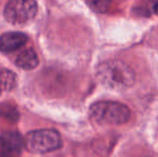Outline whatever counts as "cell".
Wrapping results in <instances>:
<instances>
[{"instance_id": "obj_5", "label": "cell", "mask_w": 158, "mask_h": 157, "mask_svg": "<svg viewBox=\"0 0 158 157\" xmlns=\"http://www.w3.org/2000/svg\"><path fill=\"white\" fill-rule=\"evenodd\" d=\"M25 147V139L17 131L6 130L0 134V149L4 155H19Z\"/></svg>"}, {"instance_id": "obj_3", "label": "cell", "mask_w": 158, "mask_h": 157, "mask_svg": "<svg viewBox=\"0 0 158 157\" xmlns=\"http://www.w3.org/2000/svg\"><path fill=\"white\" fill-rule=\"evenodd\" d=\"M61 137L54 129H40L31 131L25 138V147L33 154H45L60 149Z\"/></svg>"}, {"instance_id": "obj_11", "label": "cell", "mask_w": 158, "mask_h": 157, "mask_svg": "<svg viewBox=\"0 0 158 157\" xmlns=\"http://www.w3.org/2000/svg\"><path fill=\"white\" fill-rule=\"evenodd\" d=\"M1 93H2V89H1V88H0V94H1Z\"/></svg>"}, {"instance_id": "obj_10", "label": "cell", "mask_w": 158, "mask_h": 157, "mask_svg": "<svg viewBox=\"0 0 158 157\" xmlns=\"http://www.w3.org/2000/svg\"><path fill=\"white\" fill-rule=\"evenodd\" d=\"M153 11H154L155 14L158 15V0L154 2V4H153Z\"/></svg>"}, {"instance_id": "obj_6", "label": "cell", "mask_w": 158, "mask_h": 157, "mask_svg": "<svg viewBox=\"0 0 158 157\" xmlns=\"http://www.w3.org/2000/svg\"><path fill=\"white\" fill-rule=\"evenodd\" d=\"M28 38L19 31H10L0 36V51L3 53H12L25 45Z\"/></svg>"}, {"instance_id": "obj_7", "label": "cell", "mask_w": 158, "mask_h": 157, "mask_svg": "<svg viewBox=\"0 0 158 157\" xmlns=\"http://www.w3.org/2000/svg\"><path fill=\"white\" fill-rule=\"evenodd\" d=\"M15 65L24 70H32L39 66V58L31 48L23 51L15 58Z\"/></svg>"}, {"instance_id": "obj_8", "label": "cell", "mask_w": 158, "mask_h": 157, "mask_svg": "<svg viewBox=\"0 0 158 157\" xmlns=\"http://www.w3.org/2000/svg\"><path fill=\"white\" fill-rule=\"evenodd\" d=\"M16 86V76L11 70L0 68V88L2 92H10Z\"/></svg>"}, {"instance_id": "obj_1", "label": "cell", "mask_w": 158, "mask_h": 157, "mask_svg": "<svg viewBox=\"0 0 158 157\" xmlns=\"http://www.w3.org/2000/svg\"><path fill=\"white\" fill-rule=\"evenodd\" d=\"M96 78L102 86L115 92L130 89L135 82V74L132 68L117 59L99 64L96 69Z\"/></svg>"}, {"instance_id": "obj_2", "label": "cell", "mask_w": 158, "mask_h": 157, "mask_svg": "<svg viewBox=\"0 0 158 157\" xmlns=\"http://www.w3.org/2000/svg\"><path fill=\"white\" fill-rule=\"evenodd\" d=\"M131 112L126 105L117 101H98L89 108V118L100 125H124L130 119Z\"/></svg>"}, {"instance_id": "obj_4", "label": "cell", "mask_w": 158, "mask_h": 157, "mask_svg": "<svg viewBox=\"0 0 158 157\" xmlns=\"http://www.w3.org/2000/svg\"><path fill=\"white\" fill-rule=\"evenodd\" d=\"M37 12L35 0H10L4 8V17L13 25H23L35 19Z\"/></svg>"}, {"instance_id": "obj_9", "label": "cell", "mask_w": 158, "mask_h": 157, "mask_svg": "<svg viewBox=\"0 0 158 157\" xmlns=\"http://www.w3.org/2000/svg\"><path fill=\"white\" fill-rule=\"evenodd\" d=\"M84 1L93 11L98 13H103L108 11L112 3V0H84Z\"/></svg>"}]
</instances>
